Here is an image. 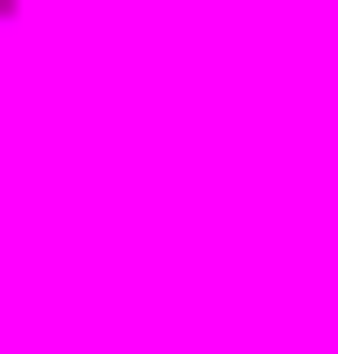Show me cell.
Wrapping results in <instances>:
<instances>
[{
	"label": "cell",
	"mask_w": 338,
	"mask_h": 354,
	"mask_svg": "<svg viewBox=\"0 0 338 354\" xmlns=\"http://www.w3.org/2000/svg\"><path fill=\"white\" fill-rule=\"evenodd\" d=\"M0 354H338V0H0Z\"/></svg>",
	"instance_id": "cell-1"
}]
</instances>
